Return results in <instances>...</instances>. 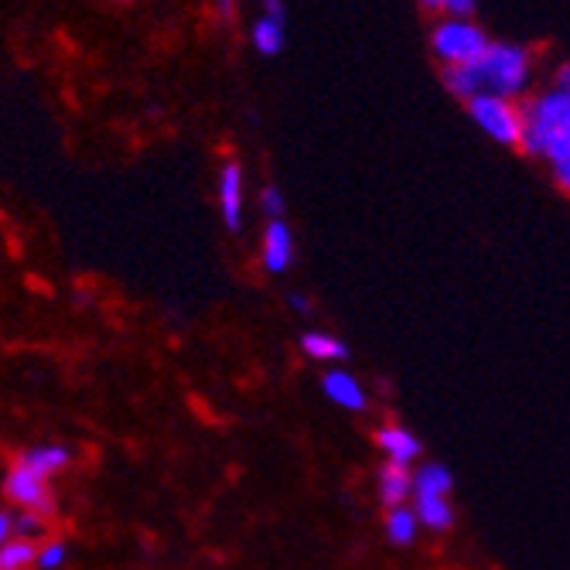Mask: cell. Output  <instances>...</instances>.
<instances>
[{"instance_id":"ffe728a7","label":"cell","mask_w":570,"mask_h":570,"mask_svg":"<svg viewBox=\"0 0 570 570\" xmlns=\"http://www.w3.org/2000/svg\"><path fill=\"white\" fill-rule=\"evenodd\" d=\"M256 205H261V213L267 216V223L284 219V209H287L284 191H281L277 185H264V188H261V198H256Z\"/></svg>"},{"instance_id":"603a6c76","label":"cell","mask_w":570,"mask_h":570,"mask_svg":"<svg viewBox=\"0 0 570 570\" xmlns=\"http://www.w3.org/2000/svg\"><path fill=\"white\" fill-rule=\"evenodd\" d=\"M11 515L8 509H0V547H4L8 540H14V527H11Z\"/></svg>"},{"instance_id":"d6986e66","label":"cell","mask_w":570,"mask_h":570,"mask_svg":"<svg viewBox=\"0 0 570 570\" xmlns=\"http://www.w3.org/2000/svg\"><path fill=\"white\" fill-rule=\"evenodd\" d=\"M11 527H14V540L41 543L48 537V520H41V515H35V512H14Z\"/></svg>"},{"instance_id":"8992f818","label":"cell","mask_w":570,"mask_h":570,"mask_svg":"<svg viewBox=\"0 0 570 570\" xmlns=\"http://www.w3.org/2000/svg\"><path fill=\"white\" fill-rule=\"evenodd\" d=\"M216 195H219V216L229 233L243 229V205H246V171L239 161H223L219 178H216Z\"/></svg>"},{"instance_id":"30bf717a","label":"cell","mask_w":570,"mask_h":570,"mask_svg":"<svg viewBox=\"0 0 570 570\" xmlns=\"http://www.w3.org/2000/svg\"><path fill=\"white\" fill-rule=\"evenodd\" d=\"M261 261L267 274H284L294 264V233L284 219L267 223L261 239Z\"/></svg>"},{"instance_id":"7402d4cb","label":"cell","mask_w":570,"mask_h":570,"mask_svg":"<svg viewBox=\"0 0 570 570\" xmlns=\"http://www.w3.org/2000/svg\"><path fill=\"white\" fill-rule=\"evenodd\" d=\"M550 175H553V181H557V188L570 195V158H563V161H557V165H550Z\"/></svg>"},{"instance_id":"d4e9b609","label":"cell","mask_w":570,"mask_h":570,"mask_svg":"<svg viewBox=\"0 0 570 570\" xmlns=\"http://www.w3.org/2000/svg\"><path fill=\"white\" fill-rule=\"evenodd\" d=\"M291 311H297V315H311V301L304 294H291Z\"/></svg>"},{"instance_id":"ac0fdd59","label":"cell","mask_w":570,"mask_h":570,"mask_svg":"<svg viewBox=\"0 0 570 570\" xmlns=\"http://www.w3.org/2000/svg\"><path fill=\"white\" fill-rule=\"evenodd\" d=\"M35 547L28 540H8L0 547V570H31L35 567Z\"/></svg>"},{"instance_id":"ba28073f","label":"cell","mask_w":570,"mask_h":570,"mask_svg":"<svg viewBox=\"0 0 570 570\" xmlns=\"http://www.w3.org/2000/svg\"><path fill=\"white\" fill-rule=\"evenodd\" d=\"M322 393L348 413H362L370 406V390L362 386V380L355 373H348L342 366H328L322 373Z\"/></svg>"},{"instance_id":"7c38bea8","label":"cell","mask_w":570,"mask_h":570,"mask_svg":"<svg viewBox=\"0 0 570 570\" xmlns=\"http://www.w3.org/2000/svg\"><path fill=\"white\" fill-rule=\"evenodd\" d=\"M413 515H417L421 530L448 533L454 527V505L451 495H413Z\"/></svg>"},{"instance_id":"9a60e30c","label":"cell","mask_w":570,"mask_h":570,"mask_svg":"<svg viewBox=\"0 0 570 570\" xmlns=\"http://www.w3.org/2000/svg\"><path fill=\"white\" fill-rule=\"evenodd\" d=\"M454 475L441 461H424L413 469V495H451Z\"/></svg>"},{"instance_id":"4fadbf2b","label":"cell","mask_w":570,"mask_h":570,"mask_svg":"<svg viewBox=\"0 0 570 570\" xmlns=\"http://www.w3.org/2000/svg\"><path fill=\"white\" fill-rule=\"evenodd\" d=\"M18 461H21V464H28L31 472H38V475L51 479V475L66 472L69 464H72V448H66V444H35V448L21 451V458H18Z\"/></svg>"},{"instance_id":"2e32d148","label":"cell","mask_w":570,"mask_h":570,"mask_svg":"<svg viewBox=\"0 0 570 570\" xmlns=\"http://www.w3.org/2000/svg\"><path fill=\"white\" fill-rule=\"evenodd\" d=\"M383 530H386V540L393 547H413V543H417V537H421V523H417V515H413L410 505L386 509Z\"/></svg>"},{"instance_id":"7a4b0ae2","label":"cell","mask_w":570,"mask_h":570,"mask_svg":"<svg viewBox=\"0 0 570 570\" xmlns=\"http://www.w3.org/2000/svg\"><path fill=\"white\" fill-rule=\"evenodd\" d=\"M523 140L520 150L530 158H543V150L570 134V92L550 86L540 92H530L523 102Z\"/></svg>"},{"instance_id":"277c9868","label":"cell","mask_w":570,"mask_h":570,"mask_svg":"<svg viewBox=\"0 0 570 570\" xmlns=\"http://www.w3.org/2000/svg\"><path fill=\"white\" fill-rule=\"evenodd\" d=\"M464 110H469V117L475 120V127L489 140H495L502 147H520V140H523V110H520V102L482 92V96L464 102Z\"/></svg>"},{"instance_id":"3957f363","label":"cell","mask_w":570,"mask_h":570,"mask_svg":"<svg viewBox=\"0 0 570 570\" xmlns=\"http://www.w3.org/2000/svg\"><path fill=\"white\" fill-rule=\"evenodd\" d=\"M492 45L489 31L479 21H434L431 28V51L444 69H464L475 66L485 48Z\"/></svg>"},{"instance_id":"e0dca14e","label":"cell","mask_w":570,"mask_h":570,"mask_svg":"<svg viewBox=\"0 0 570 570\" xmlns=\"http://www.w3.org/2000/svg\"><path fill=\"white\" fill-rule=\"evenodd\" d=\"M69 563V543L62 537H45L35 547V570H62Z\"/></svg>"},{"instance_id":"5bb4252c","label":"cell","mask_w":570,"mask_h":570,"mask_svg":"<svg viewBox=\"0 0 570 570\" xmlns=\"http://www.w3.org/2000/svg\"><path fill=\"white\" fill-rule=\"evenodd\" d=\"M301 352L307 358L322 362V366H338V362L348 355V348H345L342 338H335L332 332H318V328H311V332L301 335Z\"/></svg>"},{"instance_id":"5b68a950","label":"cell","mask_w":570,"mask_h":570,"mask_svg":"<svg viewBox=\"0 0 570 570\" xmlns=\"http://www.w3.org/2000/svg\"><path fill=\"white\" fill-rule=\"evenodd\" d=\"M4 499L18 512H35V515H41V520H56L59 515V499H56V492H51V479L31 472L21 461H14L4 475Z\"/></svg>"},{"instance_id":"6da1fadb","label":"cell","mask_w":570,"mask_h":570,"mask_svg":"<svg viewBox=\"0 0 570 570\" xmlns=\"http://www.w3.org/2000/svg\"><path fill=\"white\" fill-rule=\"evenodd\" d=\"M479 96H499L523 102L533 92V76H537V56L533 48L520 41H492L485 56L472 66Z\"/></svg>"},{"instance_id":"cb8c5ba5","label":"cell","mask_w":570,"mask_h":570,"mask_svg":"<svg viewBox=\"0 0 570 570\" xmlns=\"http://www.w3.org/2000/svg\"><path fill=\"white\" fill-rule=\"evenodd\" d=\"M553 86L557 89H563V92H570V59L557 69V76H553Z\"/></svg>"},{"instance_id":"8fae6325","label":"cell","mask_w":570,"mask_h":570,"mask_svg":"<svg viewBox=\"0 0 570 570\" xmlns=\"http://www.w3.org/2000/svg\"><path fill=\"white\" fill-rule=\"evenodd\" d=\"M376 495L386 509L410 505L413 499V469H400V464H380L376 472Z\"/></svg>"},{"instance_id":"484cf974","label":"cell","mask_w":570,"mask_h":570,"mask_svg":"<svg viewBox=\"0 0 570 570\" xmlns=\"http://www.w3.org/2000/svg\"><path fill=\"white\" fill-rule=\"evenodd\" d=\"M216 14L219 18H236V4H229V0H226V4H216Z\"/></svg>"},{"instance_id":"52a82bcc","label":"cell","mask_w":570,"mask_h":570,"mask_svg":"<svg viewBox=\"0 0 570 570\" xmlns=\"http://www.w3.org/2000/svg\"><path fill=\"white\" fill-rule=\"evenodd\" d=\"M249 41L253 48L261 51V56L274 59L284 51V41H287V8L281 4V0H267V4L261 8V14L253 18L249 24Z\"/></svg>"},{"instance_id":"44dd1931","label":"cell","mask_w":570,"mask_h":570,"mask_svg":"<svg viewBox=\"0 0 570 570\" xmlns=\"http://www.w3.org/2000/svg\"><path fill=\"white\" fill-rule=\"evenodd\" d=\"M479 14V4L472 0H441V18L448 21H475Z\"/></svg>"},{"instance_id":"9c48e42d","label":"cell","mask_w":570,"mask_h":570,"mask_svg":"<svg viewBox=\"0 0 570 570\" xmlns=\"http://www.w3.org/2000/svg\"><path fill=\"white\" fill-rule=\"evenodd\" d=\"M376 448L386 464H400V469H413V461L424 454L421 438L403 424H383L376 431Z\"/></svg>"}]
</instances>
